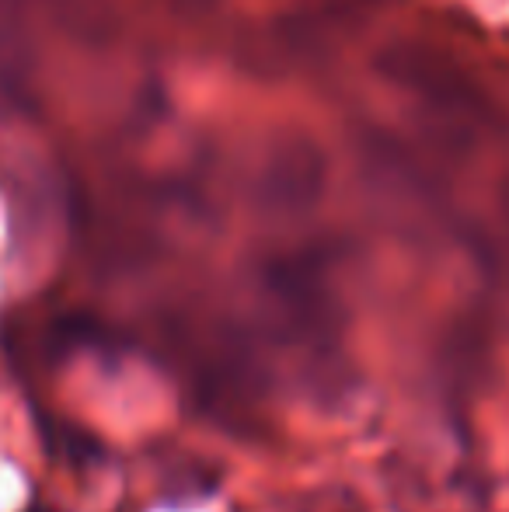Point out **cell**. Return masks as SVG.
I'll return each instance as SVG.
<instances>
[{"label": "cell", "instance_id": "obj_1", "mask_svg": "<svg viewBox=\"0 0 509 512\" xmlns=\"http://www.w3.org/2000/svg\"><path fill=\"white\" fill-rule=\"evenodd\" d=\"M377 70L394 88L419 98L429 112H436L461 133H489L506 122L489 91L475 81V74L429 42H391L377 56Z\"/></svg>", "mask_w": 509, "mask_h": 512}, {"label": "cell", "instance_id": "obj_2", "mask_svg": "<svg viewBox=\"0 0 509 512\" xmlns=\"http://www.w3.org/2000/svg\"><path fill=\"white\" fill-rule=\"evenodd\" d=\"M325 269L328 262L321 251L276 255L262 265V297L279 331L293 338V345H311L318 352L332 349L339 324V307Z\"/></svg>", "mask_w": 509, "mask_h": 512}, {"label": "cell", "instance_id": "obj_3", "mask_svg": "<svg viewBox=\"0 0 509 512\" xmlns=\"http://www.w3.org/2000/svg\"><path fill=\"white\" fill-rule=\"evenodd\" d=\"M321 185V164L307 150V143H293L290 154L272 157L269 164V199L272 206H304L318 196Z\"/></svg>", "mask_w": 509, "mask_h": 512}, {"label": "cell", "instance_id": "obj_4", "mask_svg": "<svg viewBox=\"0 0 509 512\" xmlns=\"http://www.w3.org/2000/svg\"><path fill=\"white\" fill-rule=\"evenodd\" d=\"M46 432H49V450L74 460V464H91V460H98V453H102L88 432L70 422H56L53 418V422L46 425Z\"/></svg>", "mask_w": 509, "mask_h": 512}, {"label": "cell", "instance_id": "obj_5", "mask_svg": "<svg viewBox=\"0 0 509 512\" xmlns=\"http://www.w3.org/2000/svg\"><path fill=\"white\" fill-rule=\"evenodd\" d=\"M489 262L499 265V269L506 272V279H509V241L503 244V248H489Z\"/></svg>", "mask_w": 509, "mask_h": 512}]
</instances>
